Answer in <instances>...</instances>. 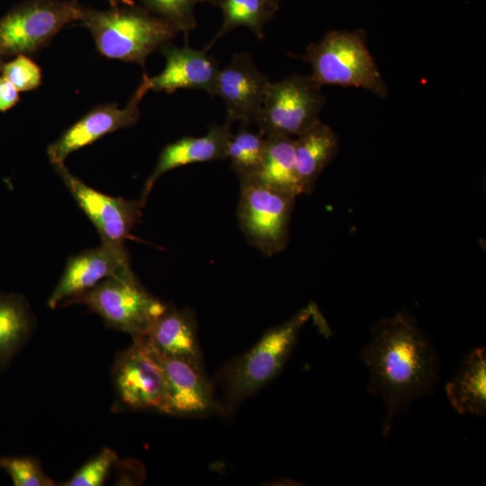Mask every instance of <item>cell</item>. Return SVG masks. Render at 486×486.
Instances as JSON below:
<instances>
[{
    "label": "cell",
    "instance_id": "6da1fadb",
    "mask_svg": "<svg viewBox=\"0 0 486 486\" xmlns=\"http://www.w3.org/2000/svg\"><path fill=\"white\" fill-rule=\"evenodd\" d=\"M360 357L369 373L368 391L380 396L386 407L382 433L388 436L394 418L435 388V348L414 318L399 312L374 325Z\"/></svg>",
    "mask_w": 486,
    "mask_h": 486
},
{
    "label": "cell",
    "instance_id": "7a4b0ae2",
    "mask_svg": "<svg viewBox=\"0 0 486 486\" xmlns=\"http://www.w3.org/2000/svg\"><path fill=\"white\" fill-rule=\"evenodd\" d=\"M80 22L102 55L141 66L178 32L164 19L134 4L104 11L85 9Z\"/></svg>",
    "mask_w": 486,
    "mask_h": 486
},
{
    "label": "cell",
    "instance_id": "3957f363",
    "mask_svg": "<svg viewBox=\"0 0 486 486\" xmlns=\"http://www.w3.org/2000/svg\"><path fill=\"white\" fill-rule=\"evenodd\" d=\"M301 58L312 68L310 78L324 86H354L385 97L388 88L366 46L362 29L328 32Z\"/></svg>",
    "mask_w": 486,
    "mask_h": 486
},
{
    "label": "cell",
    "instance_id": "277c9868",
    "mask_svg": "<svg viewBox=\"0 0 486 486\" xmlns=\"http://www.w3.org/2000/svg\"><path fill=\"white\" fill-rule=\"evenodd\" d=\"M313 310L308 306L270 329L248 352L222 370L220 376L228 409L235 408L281 371Z\"/></svg>",
    "mask_w": 486,
    "mask_h": 486
},
{
    "label": "cell",
    "instance_id": "5b68a950",
    "mask_svg": "<svg viewBox=\"0 0 486 486\" xmlns=\"http://www.w3.org/2000/svg\"><path fill=\"white\" fill-rule=\"evenodd\" d=\"M78 303L98 314L111 328L132 338L145 336L167 308L141 285L130 266L103 280L68 306Z\"/></svg>",
    "mask_w": 486,
    "mask_h": 486
},
{
    "label": "cell",
    "instance_id": "8992f818",
    "mask_svg": "<svg viewBox=\"0 0 486 486\" xmlns=\"http://www.w3.org/2000/svg\"><path fill=\"white\" fill-rule=\"evenodd\" d=\"M325 98L310 76L293 74L269 82L256 122L259 133L298 137L320 121Z\"/></svg>",
    "mask_w": 486,
    "mask_h": 486
},
{
    "label": "cell",
    "instance_id": "52a82bcc",
    "mask_svg": "<svg viewBox=\"0 0 486 486\" xmlns=\"http://www.w3.org/2000/svg\"><path fill=\"white\" fill-rule=\"evenodd\" d=\"M239 181L238 220L243 233L266 256L283 251L296 196L254 180Z\"/></svg>",
    "mask_w": 486,
    "mask_h": 486
},
{
    "label": "cell",
    "instance_id": "ba28073f",
    "mask_svg": "<svg viewBox=\"0 0 486 486\" xmlns=\"http://www.w3.org/2000/svg\"><path fill=\"white\" fill-rule=\"evenodd\" d=\"M76 1L31 0L0 19V56L25 55L47 44L65 25L80 21Z\"/></svg>",
    "mask_w": 486,
    "mask_h": 486
},
{
    "label": "cell",
    "instance_id": "9c48e42d",
    "mask_svg": "<svg viewBox=\"0 0 486 486\" xmlns=\"http://www.w3.org/2000/svg\"><path fill=\"white\" fill-rule=\"evenodd\" d=\"M114 385L129 408L166 414V389L160 355L145 336L132 338L112 367Z\"/></svg>",
    "mask_w": 486,
    "mask_h": 486
},
{
    "label": "cell",
    "instance_id": "30bf717a",
    "mask_svg": "<svg viewBox=\"0 0 486 486\" xmlns=\"http://www.w3.org/2000/svg\"><path fill=\"white\" fill-rule=\"evenodd\" d=\"M54 169L84 213L94 225L101 242L124 245L140 221L145 204L139 200L114 197L87 185L74 176L64 163Z\"/></svg>",
    "mask_w": 486,
    "mask_h": 486
},
{
    "label": "cell",
    "instance_id": "8fae6325",
    "mask_svg": "<svg viewBox=\"0 0 486 486\" xmlns=\"http://www.w3.org/2000/svg\"><path fill=\"white\" fill-rule=\"evenodd\" d=\"M149 90V76L144 75L123 108H119L116 104H109L91 110L49 145L47 155L50 163L53 166L64 163L71 153L101 137L134 125L140 118V104Z\"/></svg>",
    "mask_w": 486,
    "mask_h": 486
},
{
    "label": "cell",
    "instance_id": "7c38bea8",
    "mask_svg": "<svg viewBox=\"0 0 486 486\" xmlns=\"http://www.w3.org/2000/svg\"><path fill=\"white\" fill-rule=\"evenodd\" d=\"M130 266L124 245L101 242L98 247L71 256L47 304L52 310L68 306L73 299Z\"/></svg>",
    "mask_w": 486,
    "mask_h": 486
},
{
    "label": "cell",
    "instance_id": "4fadbf2b",
    "mask_svg": "<svg viewBox=\"0 0 486 486\" xmlns=\"http://www.w3.org/2000/svg\"><path fill=\"white\" fill-rule=\"evenodd\" d=\"M269 78L255 65L250 53H236L219 70L212 96L225 103L229 123L239 121L242 126L256 122Z\"/></svg>",
    "mask_w": 486,
    "mask_h": 486
},
{
    "label": "cell",
    "instance_id": "5bb4252c",
    "mask_svg": "<svg viewBox=\"0 0 486 486\" xmlns=\"http://www.w3.org/2000/svg\"><path fill=\"white\" fill-rule=\"evenodd\" d=\"M159 50L166 65L158 75L149 77L150 90L171 94L180 88L197 89L212 96L220 68L207 50L176 47L170 41Z\"/></svg>",
    "mask_w": 486,
    "mask_h": 486
},
{
    "label": "cell",
    "instance_id": "9a60e30c",
    "mask_svg": "<svg viewBox=\"0 0 486 486\" xmlns=\"http://www.w3.org/2000/svg\"><path fill=\"white\" fill-rule=\"evenodd\" d=\"M166 389V414L194 416L217 409L202 365L160 356Z\"/></svg>",
    "mask_w": 486,
    "mask_h": 486
},
{
    "label": "cell",
    "instance_id": "2e32d148",
    "mask_svg": "<svg viewBox=\"0 0 486 486\" xmlns=\"http://www.w3.org/2000/svg\"><path fill=\"white\" fill-rule=\"evenodd\" d=\"M230 123L212 124L202 137H183L167 144L158 156L155 168L146 180L140 201L147 199L158 179L169 170L193 163L226 158V148L232 136Z\"/></svg>",
    "mask_w": 486,
    "mask_h": 486
},
{
    "label": "cell",
    "instance_id": "e0dca14e",
    "mask_svg": "<svg viewBox=\"0 0 486 486\" xmlns=\"http://www.w3.org/2000/svg\"><path fill=\"white\" fill-rule=\"evenodd\" d=\"M145 337L160 356L202 365L194 320L187 310L167 306Z\"/></svg>",
    "mask_w": 486,
    "mask_h": 486
},
{
    "label": "cell",
    "instance_id": "ac0fdd59",
    "mask_svg": "<svg viewBox=\"0 0 486 486\" xmlns=\"http://www.w3.org/2000/svg\"><path fill=\"white\" fill-rule=\"evenodd\" d=\"M339 149L337 133L320 120L294 139L295 169L301 194H310Z\"/></svg>",
    "mask_w": 486,
    "mask_h": 486
},
{
    "label": "cell",
    "instance_id": "d6986e66",
    "mask_svg": "<svg viewBox=\"0 0 486 486\" xmlns=\"http://www.w3.org/2000/svg\"><path fill=\"white\" fill-rule=\"evenodd\" d=\"M446 397L462 415L484 417L486 413V351L482 346L466 354L453 379L446 386Z\"/></svg>",
    "mask_w": 486,
    "mask_h": 486
},
{
    "label": "cell",
    "instance_id": "ffe728a7",
    "mask_svg": "<svg viewBox=\"0 0 486 486\" xmlns=\"http://www.w3.org/2000/svg\"><path fill=\"white\" fill-rule=\"evenodd\" d=\"M34 325L33 313L24 297L0 291V371L24 346Z\"/></svg>",
    "mask_w": 486,
    "mask_h": 486
},
{
    "label": "cell",
    "instance_id": "44dd1931",
    "mask_svg": "<svg viewBox=\"0 0 486 486\" xmlns=\"http://www.w3.org/2000/svg\"><path fill=\"white\" fill-rule=\"evenodd\" d=\"M266 140L263 162L258 171L248 179L295 196L302 194L295 169L294 138L267 136Z\"/></svg>",
    "mask_w": 486,
    "mask_h": 486
},
{
    "label": "cell",
    "instance_id": "7402d4cb",
    "mask_svg": "<svg viewBox=\"0 0 486 486\" xmlns=\"http://www.w3.org/2000/svg\"><path fill=\"white\" fill-rule=\"evenodd\" d=\"M214 4L222 12L223 22L205 50L219 38L239 26L248 28L257 38L263 39L264 27L278 10L266 0H215Z\"/></svg>",
    "mask_w": 486,
    "mask_h": 486
},
{
    "label": "cell",
    "instance_id": "603a6c76",
    "mask_svg": "<svg viewBox=\"0 0 486 486\" xmlns=\"http://www.w3.org/2000/svg\"><path fill=\"white\" fill-rule=\"evenodd\" d=\"M266 148V137L254 133L242 126L231 136L226 148V158L239 180L252 177L259 169Z\"/></svg>",
    "mask_w": 486,
    "mask_h": 486
},
{
    "label": "cell",
    "instance_id": "cb8c5ba5",
    "mask_svg": "<svg viewBox=\"0 0 486 486\" xmlns=\"http://www.w3.org/2000/svg\"><path fill=\"white\" fill-rule=\"evenodd\" d=\"M144 8L169 22L184 36L196 26L194 8L198 3L215 0H140Z\"/></svg>",
    "mask_w": 486,
    "mask_h": 486
},
{
    "label": "cell",
    "instance_id": "d4e9b609",
    "mask_svg": "<svg viewBox=\"0 0 486 486\" xmlns=\"http://www.w3.org/2000/svg\"><path fill=\"white\" fill-rule=\"evenodd\" d=\"M0 468L4 470L14 486H54L38 459L31 456H2Z\"/></svg>",
    "mask_w": 486,
    "mask_h": 486
},
{
    "label": "cell",
    "instance_id": "484cf974",
    "mask_svg": "<svg viewBox=\"0 0 486 486\" xmlns=\"http://www.w3.org/2000/svg\"><path fill=\"white\" fill-rule=\"evenodd\" d=\"M116 453L103 448L96 455L80 467L63 486H101L104 483L112 465L117 462Z\"/></svg>",
    "mask_w": 486,
    "mask_h": 486
},
{
    "label": "cell",
    "instance_id": "4316f807",
    "mask_svg": "<svg viewBox=\"0 0 486 486\" xmlns=\"http://www.w3.org/2000/svg\"><path fill=\"white\" fill-rule=\"evenodd\" d=\"M2 75L19 91H30L38 87L41 81L40 68L26 55L3 64Z\"/></svg>",
    "mask_w": 486,
    "mask_h": 486
},
{
    "label": "cell",
    "instance_id": "83f0119b",
    "mask_svg": "<svg viewBox=\"0 0 486 486\" xmlns=\"http://www.w3.org/2000/svg\"><path fill=\"white\" fill-rule=\"evenodd\" d=\"M19 101V91L4 76H0V112L11 109Z\"/></svg>",
    "mask_w": 486,
    "mask_h": 486
},
{
    "label": "cell",
    "instance_id": "f1b7e54d",
    "mask_svg": "<svg viewBox=\"0 0 486 486\" xmlns=\"http://www.w3.org/2000/svg\"><path fill=\"white\" fill-rule=\"evenodd\" d=\"M112 5V7L119 6L120 4L124 5H132L133 1L132 0H108Z\"/></svg>",
    "mask_w": 486,
    "mask_h": 486
},
{
    "label": "cell",
    "instance_id": "f546056e",
    "mask_svg": "<svg viewBox=\"0 0 486 486\" xmlns=\"http://www.w3.org/2000/svg\"><path fill=\"white\" fill-rule=\"evenodd\" d=\"M267 3H269L271 5L274 6L275 8L279 9V3L281 0H266Z\"/></svg>",
    "mask_w": 486,
    "mask_h": 486
},
{
    "label": "cell",
    "instance_id": "4dcf8cb0",
    "mask_svg": "<svg viewBox=\"0 0 486 486\" xmlns=\"http://www.w3.org/2000/svg\"><path fill=\"white\" fill-rule=\"evenodd\" d=\"M2 66H3V63H2V60H1V58H0V70L2 68Z\"/></svg>",
    "mask_w": 486,
    "mask_h": 486
}]
</instances>
